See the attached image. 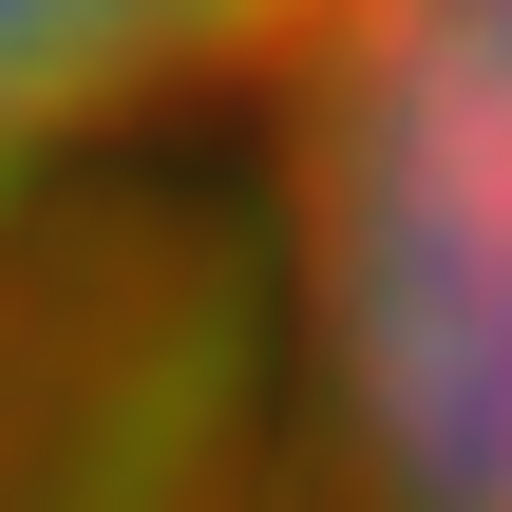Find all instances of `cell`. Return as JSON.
I'll list each match as a JSON object with an SVG mask.
<instances>
[{
    "label": "cell",
    "mask_w": 512,
    "mask_h": 512,
    "mask_svg": "<svg viewBox=\"0 0 512 512\" xmlns=\"http://www.w3.org/2000/svg\"><path fill=\"white\" fill-rule=\"evenodd\" d=\"M285 494L512 512V0H323L285 57Z\"/></svg>",
    "instance_id": "1"
},
{
    "label": "cell",
    "mask_w": 512,
    "mask_h": 512,
    "mask_svg": "<svg viewBox=\"0 0 512 512\" xmlns=\"http://www.w3.org/2000/svg\"><path fill=\"white\" fill-rule=\"evenodd\" d=\"M304 38H323V0H0V152L190 114L228 76H285Z\"/></svg>",
    "instance_id": "2"
}]
</instances>
